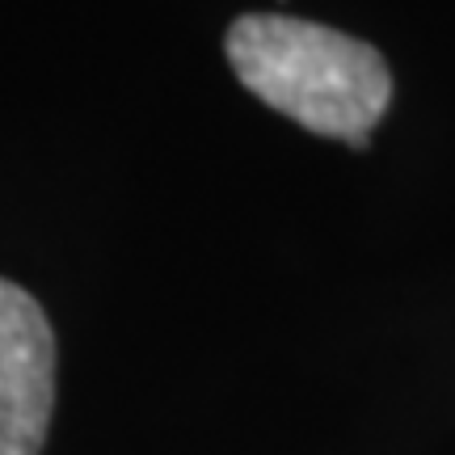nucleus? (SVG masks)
<instances>
[{
    "mask_svg": "<svg viewBox=\"0 0 455 455\" xmlns=\"http://www.w3.org/2000/svg\"><path fill=\"white\" fill-rule=\"evenodd\" d=\"M236 81L312 135L350 148L371 144L392 106L388 60L355 34L291 13H244L224 34Z\"/></svg>",
    "mask_w": 455,
    "mask_h": 455,
    "instance_id": "nucleus-1",
    "label": "nucleus"
},
{
    "mask_svg": "<svg viewBox=\"0 0 455 455\" xmlns=\"http://www.w3.org/2000/svg\"><path fill=\"white\" fill-rule=\"evenodd\" d=\"M55 413V333L26 287L0 278V455H43Z\"/></svg>",
    "mask_w": 455,
    "mask_h": 455,
    "instance_id": "nucleus-2",
    "label": "nucleus"
}]
</instances>
